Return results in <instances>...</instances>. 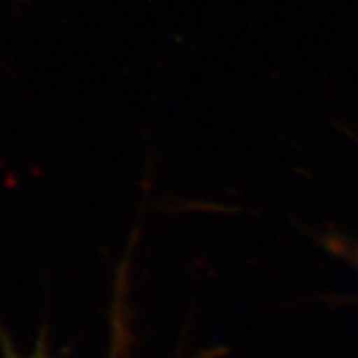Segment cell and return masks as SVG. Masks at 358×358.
Returning <instances> with one entry per match:
<instances>
[{"label":"cell","mask_w":358,"mask_h":358,"mask_svg":"<svg viewBox=\"0 0 358 358\" xmlns=\"http://www.w3.org/2000/svg\"><path fill=\"white\" fill-rule=\"evenodd\" d=\"M0 346H2V358H54L50 352H48L44 338H40L38 345L34 346L28 355L16 352V348L10 345V341H6V336H2V334H0Z\"/></svg>","instance_id":"cell-1"}]
</instances>
